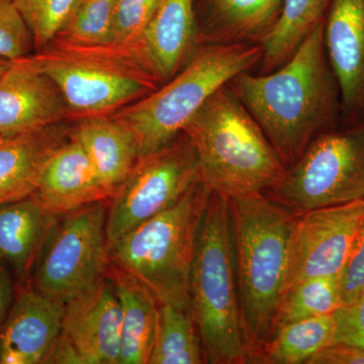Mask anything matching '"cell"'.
<instances>
[{
	"instance_id": "1",
	"label": "cell",
	"mask_w": 364,
	"mask_h": 364,
	"mask_svg": "<svg viewBox=\"0 0 364 364\" xmlns=\"http://www.w3.org/2000/svg\"><path fill=\"white\" fill-rule=\"evenodd\" d=\"M324 21L279 68L258 75L242 72L228 82L287 168L318 134L333 129L341 107L326 53Z\"/></svg>"
},
{
	"instance_id": "2",
	"label": "cell",
	"mask_w": 364,
	"mask_h": 364,
	"mask_svg": "<svg viewBox=\"0 0 364 364\" xmlns=\"http://www.w3.org/2000/svg\"><path fill=\"white\" fill-rule=\"evenodd\" d=\"M228 200L249 363L274 331L299 213L265 193Z\"/></svg>"
},
{
	"instance_id": "3",
	"label": "cell",
	"mask_w": 364,
	"mask_h": 364,
	"mask_svg": "<svg viewBox=\"0 0 364 364\" xmlns=\"http://www.w3.org/2000/svg\"><path fill=\"white\" fill-rule=\"evenodd\" d=\"M182 133L196 151L203 183L228 200L267 193L286 171L264 132L228 83L210 95Z\"/></svg>"
},
{
	"instance_id": "4",
	"label": "cell",
	"mask_w": 364,
	"mask_h": 364,
	"mask_svg": "<svg viewBox=\"0 0 364 364\" xmlns=\"http://www.w3.org/2000/svg\"><path fill=\"white\" fill-rule=\"evenodd\" d=\"M189 313L207 363H248L229 200L215 193H210L196 237Z\"/></svg>"
},
{
	"instance_id": "5",
	"label": "cell",
	"mask_w": 364,
	"mask_h": 364,
	"mask_svg": "<svg viewBox=\"0 0 364 364\" xmlns=\"http://www.w3.org/2000/svg\"><path fill=\"white\" fill-rule=\"evenodd\" d=\"M262 56V45L258 44L198 48L173 77L112 117L133 136L139 158L149 155L181 135L213 93L242 72L250 71Z\"/></svg>"
},
{
	"instance_id": "6",
	"label": "cell",
	"mask_w": 364,
	"mask_h": 364,
	"mask_svg": "<svg viewBox=\"0 0 364 364\" xmlns=\"http://www.w3.org/2000/svg\"><path fill=\"white\" fill-rule=\"evenodd\" d=\"M210 191L200 182L179 202L109 246L114 265L147 287L159 305L189 311V274Z\"/></svg>"
},
{
	"instance_id": "7",
	"label": "cell",
	"mask_w": 364,
	"mask_h": 364,
	"mask_svg": "<svg viewBox=\"0 0 364 364\" xmlns=\"http://www.w3.org/2000/svg\"><path fill=\"white\" fill-rule=\"evenodd\" d=\"M28 58L54 81L71 117H107L156 90L157 81L130 50L55 39Z\"/></svg>"
},
{
	"instance_id": "8",
	"label": "cell",
	"mask_w": 364,
	"mask_h": 364,
	"mask_svg": "<svg viewBox=\"0 0 364 364\" xmlns=\"http://www.w3.org/2000/svg\"><path fill=\"white\" fill-rule=\"evenodd\" d=\"M267 193L296 213L364 200V119L318 134Z\"/></svg>"
},
{
	"instance_id": "9",
	"label": "cell",
	"mask_w": 364,
	"mask_h": 364,
	"mask_svg": "<svg viewBox=\"0 0 364 364\" xmlns=\"http://www.w3.org/2000/svg\"><path fill=\"white\" fill-rule=\"evenodd\" d=\"M107 219L104 202L62 215L33 268V289L66 304L107 277Z\"/></svg>"
},
{
	"instance_id": "10",
	"label": "cell",
	"mask_w": 364,
	"mask_h": 364,
	"mask_svg": "<svg viewBox=\"0 0 364 364\" xmlns=\"http://www.w3.org/2000/svg\"><path fill=\"white\" fill-rule=\"evenodd\" d=\"M200 182L196 151L183 133L161 149L139 158L112 196L107 219L109 246L176 205Z\"/></svg>"
},
{
	"instance_id": "11",
	"label": "cell",
	"mask_w": 364,
	"mask_h": 364,
	"mask_svg": "<svg viewBox=\"0 0 364 364\" xmlns=\"http://www.w3.org/2000/svg\"><path fill=\"white\" fill-rule=\"evenodd\" d=\"M363 224L364 200L299 213L291 236L286 293L301 280L340 274Z\"/></svg>"
},
{
	"instance_id": "12",
	"label": "cell",
	"mask_w": 364,
	"mask_h": 364,
	"mask_svg": "<svg viewBox=\"0 0 364 364\" xmlns=\"http://www.w3.org/2000/svg\"><path fill=\"white\" fill-rule=\"evenodd\" d=\"M122 309L109 275L67 301L61 336L80 364H119Z\"/></svg>"
},
{
	"instance_id": "13",
	"label": "cell",
	"mask_w": 364,
	"mask_h": 364,
	"mask_svg": "<svg viewBox=\"0 0 364 364\" xmlns=\"http://www.w3.org/2000/svg\"><path fill=\"white\" fill-rule=\"evenodd\" d=\"M63 95L28 56L14 60L0 79V136L7 138L64 123Z\"/></svg>"
},
{
	"instance_id": "14",
	"label": "cell",
	"mask_w": 364,
	"mask_h": 364,
	"mask_svg": "<svg viewBox=\"0 0 364 364\" xmlns=\"http://www.w3.org/2000/svg\"><path fill=\"white\" fill-rule=\"evenodd\" d=\"M328 61L345 116L364 119V0H331L324 21Z\"/></svg>"
},
{
	"instance_id": "15",
	"label": "cell",
	"mask_w": 364,
	"mask_h": 364,
	"mask_svg": "<svg viewBox=\"0 0 364 364\" xmlns=\"http://www.w3.org/2000/svg\"><path fill=\"white\" fill-rule=\"evenodd\" d=\"M65 306L33 287L23 289L0 325V364L46 363L61 334Z\"/></svg>"
},
{
	"instance_id": "16",
	"label": "cell",
	"mask_w": 364,
	"mask_h": 364,
	"mask_svg": "<svg viewBox=\"0 0 364 364\" xmlns=\"http://www.w3.org/2000/svg\"><path fill=\"white\" fill-rule=\"evenodd\" d=\"M198 42L196 0H160L132 52L160 86L191 61Z\"/></svg>"
},
{
	"instance_id": "17",
	"label": "cell",
	"mask_w": 364,
	"mask_h": 364,
	"mask_svg": "<svg viewBox=\"0 0 364 364\" xmlns=\"http://www.w3.org/2000/svg\"><path fill=\"white\" fill-rule=\"evenodd\" d=\"M32 196L56 215L112 198L72 133L46 163Z\"/></svg>"
},
{
	"instance_id": "18",
	"label": "cell",
	"mask_w": 364,
	"mask_h": 364,
	"mask_svg": "<svg viewBox=\"0 0 364 364\" xmlns=\"http://www.w3.org/2000/svg\"><path fill=\"white\" fill-rule=\"evenodd\" d=\"M71 134L65 122L0 142V205L32 196L46 163Z\"/></svg>"
},
{
	"instance_id": "19",
	"label": "cell",
	"mask_w": 364,
	"mask_h": 364,
	"mask_svg": "<svg viewBox=\"0 0 364 364\" xmlns=\"http://www.w3.org/2000/svg\"><path fill=\"white\" fill-rule=\"evenodd\" d=\"M58 218L33 196L0 205V261L21 280L33 272Z\"/></svg>"
},
{
	"instance_id": "20",
	"label": "cell",
	"mask_w": 364,
	"mask_h": 364,
	"mask_svg": "<svg viewBox=\"0 0 364 364\" xmlns=\"http://www.w3.org/2000/svg\"><path fill=\"white\" fill-rule=\"evenodd\" d=\"M284 0H203V41L208 44L262 45L282 14Z\"/></svg>"
},
{
	"instance_id": "21",
	"label": "cell",
	"mask_w": 364,
	"mask_h": 364,
	"mask_svg": "<svg viewBox=\"0 0 364 364\" xmlns=\"http://www.w3.org/2000/svg\"><path fill=\"white\" fill-rule=\"evenodd\" d=\"M122 309L119 364H149L156 340L159 303L131 273L117 265L111 274Z\"/></svg>"
},
{
	"instance_id": "22",
	"label": "cell",
	"mask_w": 364,
	"mask_h": 364,
	"mask_svg": "<svg viewBox=\"0 0 364 364\" xmlns=\"http://www.w3.org/2000/svg\"><path fill=\"white\" fill-rule=\"evenodd\" d=\"M72 135L82 146L112 198L138 161L133 136L123 124L109 116L80 119Z\"/></svg>"
},
{
	"instance_id": "23",
	"label": "cell",
	"mask_w": 364,
	"mask_h": 364,
	"mask_svg": "<svg viewBox=\"0 0 364 364\" xmlns=\"http://www.w3.org/2000/svg\"><path fill=\"white\" fill-rule=\"evenodd\" d=\"M333 315L306 318L275 328L269 339L250 359L252 363H308L332 342Z\"/></svg>"
},
{
	"instance_id": "24",
	"label": "cell",
	"mask_w": 364,
	"mask_h": 364,
	"mask_svg": "<svg viewBox=\"0 0 364 364\" xmlns=\"http://www.w3.org/2000/svg\"><path fill=\"white\" fill-rule=\"evenodd\" d=\"M331 0H284L282 14L262 44L260 74L270 73L291 58L314 28L325 21Z\"/></svg>"
},
{
	"instance_id": "25",
	"label": "cell",
	"mask_w": 364,
	"mask_h": 364,
	"mask_svg": "<svg viewBox=\"0 0 364 364\" xmlns=\"http://www.w3.org/2000/svg\"><path fill=\"white\" fill-rule=\"evenodd\" d=\"M188 310L163 304L149 364L205 363L202 342Z\"/></svg>"
},
{
	"instance_id": "26",
	"label": "cell",
	"mask_w": 364,
	"mask_h": 364,
	"mask_svg": "<svg viewBox=\"0 0 364 364\" xmlns=\"http://www.w3.org/2000/svg\"><path fill=\"white\" fill-rule=\"evenodd\" d=\"M339 275L313 277L289 287L280 304L274 330L287 323L334 313L342 305Z\"/></svg>"
},
{
	"instance_id": "27",
	"label": "cell",
	"mask_w": 364,
	"mask_h": 364,
	"mask_svg": "<svg viewBox=\"0 0 364 364\" xmlns=\"http://www.w3.org/2000/svg\"><path fill=\"white\" fill-rule=\"evenodd\" d=\"M114 2L116 0H78L56 39L83 46L111 44Z\"/></svg>"
},
{
	"instance_id": "28",
	"label": "cell",
	"mask_w": 364,
	"mask_h": 364,
	"mask_svg": "<svg viewBox=\"0 0 364 364\" xmlns=\"http://www.w3.org/2000/svg\"><path fill=\"white\" fill-rule=\"evenodd\" d=\"M78 0H13L32 35L33 47L42 50L58 37Z\"/></svg>"
},
{
	"instance_id": "29",
	"label": "cell",
	"mask_w": 364,
	"mask_h": 364,
	"mask_svg": "<svg viewBox=\"0 0 364 364\" xmlns=\"http://www.w3.org/2000/svg\"><path fill=\"white\" fill-rule=\"evenodd\" d=\"M160 0H116L111 44L133 51L149 25Z\"/></svg>"
},
{
	"instance_id": "30",
	"label": "cell",
	"mask_w": 364,
	"mask_h": 364,
	"mask_svg": "<svg viewBox=\"0 0 364 364\" xmlns=\"http://www.w3.org/2000/svg\"><path fill=\"white\" fill-rule=\"evenodd\" d=\"M33 47L32 35L13 0H0V59L23 58Z\"/></svg>"
},
{
	"instance_id": "31",
	"label": "cell",
	"mask_w": 364,
	"mask_h": 364,
	"mask_svg": "<svg viewBox=\"0 0 364 364\" xmlns=\"http://www.w3.org/2000/svg\"><path fill=\"white\" fill-rule=\"evenodd\" d=\"M332 315L334 332L331 343L353 345L364 349V291L350 303L340 306Z\"/></svg>"
},
{
	"instance_id": "32",
	"label": "cell",
	"mask_w": 364,
	"mask_h": 364,
	"mask_svg": "<svg viewBox=\"0 0 364 364\" xmlns=\"http://www.w3.org/2000/svg\"><path fill=\"white\" fill-rule=\"evenodd\" d=\"M342 305L364 291V224L339 275Z\"/></svg>"
},
{
	"instance_id": "33",
	"label": "cell",
	"mask_w": 364,
	"mask_h": 364,
	"mask_svg": "<svg viewBox=\"0 0 364 364\" xmlns=\"http://www.w3.org/2000/svg\"><path fill=\"white\" fill-rule=\"evenodd\" d=\"M308 364H364V349L353 345L331 343L314 354Z\"/></svg>"
},
{
	"instance_id": "34",
	"label": "cell",
	"mask_w": 364,
	"mask_h": 364,
	"mask_svg": "<svg viewBox=\"0 0 364 364\" xmlns=\"http://www.w3.org/2000/svg\"><path fill=\"white\" fill-rule=\"evenodd\" d=\"M14 299L13 282L6 268L0 264V325L6 318Z\"/></svg>"
},
{
	"instance_id": "35",
	"label": "cell",
	"mask_w": 364,
	"mask_h": 364,
	"mask_svg": "<svg viewBox=\"0 0 364 364\" xmlns=\"http://www.w3.org/2000/svg\"><path fill=\"white\" fill-rule=\"evenodd\" d=\"M11 61H9V60L0 59V79H1L4 72L7 70L9 66L11 65Z\"/></svg>"
},
{
	"instance_id": "36",
	"label": "cell",
	"mask_w": 364,
	"mask_h": 364,
	"mask_svg": "<svg viewBox=\"0 0 364 364\" xmlns=\"http://www.w3.org/2000/svg\"><path fill=\"white\" fill-rule=\"evenodd\" d=\"M4 136H0V142H1L2 140H4Z\"/></svg>"
}]
</instances>
